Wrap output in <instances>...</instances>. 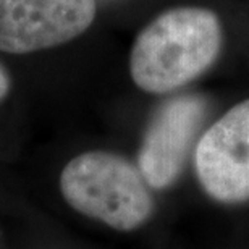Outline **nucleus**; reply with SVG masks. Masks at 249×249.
<instances>
[{
	"label": "nucleus",
	"instance_id": "nucleus-1",
	"mask_svg": "<svg viewBox=\"0 0 249 249\" xmlns=\"http://www.w3.org/2000/svg\"><path fill=\"white\" fill-rule=\"evenodd\" d=\"M222 46L217 15L207 8H173L139 33L129 55L134 84L163 94L185 86L211 67Z\"/></svg>",
	"mask_w": 249,
	"mask_h": 249
},
{
	"label": "nucleus",
	"instance_id": "nucleus-2",
	"mask_svg": "<svg viewBox=\"0 0 249 249\" xmlns=\"http://www.w3.org/2000/svg\"><path fill=\"white\" fill-rule=\"evenodd\" d=\"M60 191L74 211L120 231L141 227L154 211L139 168L106 151L84 152L71 159L60 175Z\"/></svg>",
	"mask_w": 249,
	"mask_h": 249
},
{
	"label": "nucleus",
	"instance_id": "nucleus-3",
	"mask_svg": "<svg viewBox=\"0 0 249 249\" xmlns=\"http://www.w3.org/2000/svg\"><path fill=\"white\" fill-rule=\"evenodd\" d=\"M96 0H0V51L31 53L81 36Z\"/></svg>",
	"mask_w": 249,
	"mask_h": 249
},
{
	"label": "nucleus",
	"instance_id": "nucleus-4",
	"mask_svg": "<svg viewBox=\"0 0 249 249\" xmlns=\"http://www.w3.org/2000/svg\"><path fill=\"white\" fill-rule=\"evenodd\" d=\"M197 178L213 199H249V101L238 104L202 134L196 147Z\"/></svg>",
	"mask_w": 249,
	"mask_h": 249
},
{
	"label": "nucleus",
	"instance_id": "nucleus-5",
	"mask_svg": "<svg viewBox=\"0 0 249 249\" xmlns=\"http://www.w3.org/2000/svg\"><path fill=\"white\" fill-rule=\"evenodd\" d=\"M204 117L206 102L197 96L173 97L156 112L138 157L147 186L163 189L177 181Z\"/></svg>",
	"mask_w": 249,
	"mask_h": 249
},
{
	"label": "nucleus",
	"instance_id": "nucleus-6",
	"mask_svg": "<svg viewBox=\"0 0 249 249\" xmlns=\"http://www.w3.org/2000/svg\"><path fill=\"white\" fill-rule=\"evenodd\" d=\"M8 91H10V76L5 71V68L0 65V101H3L7 97Z\"/></svg>",
	"mask_w": 249,
	"mask_h": 249
}]
</instances>
